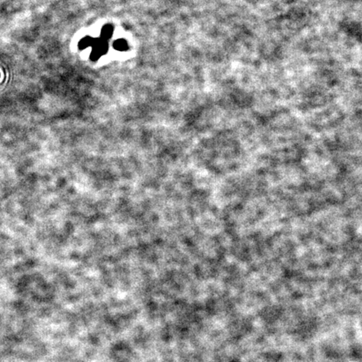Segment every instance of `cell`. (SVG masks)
Here are the masks:
<instances>
[{
    "label": "cell",
    "mask_w": 362,
    "mask_h": 362,
    "mask_svg": "<svg viewBox=\"0 0 362 362\" xmlns=\"http://www.w3.org/2000/svg\"><path fill=\"white\" fill-rule=\"evenodd\" d=\"M113 30H114V29L111 25H106L102 30V38H103V39L109 38L112 36Z\"/></svg>",
    "instance_id": "obj_1"
},
{
    "label": "cell",
    "mask_w": 362,
    "mask_h": 362,
    "mask_svg": "<svg viewBox=\"0 0 362 362\" xmlns=\"http://www.w3.org/2000/svg\"><path fill=\"white\" fill-rule=\"evenodd\" d=\"M114 47L117 49V50H119V51H125V50L128 49V45H127L125 40L118 39V40L115 42Z\"/></svg>",
    "instance_id": "obj_2"
},
{
    "label": "cell",
    "mask_w": 362,
    "mask_h": 362,
    "mask_svg": "<svg viewBox=\"0 0 362 362\" xmlns=\"http://www.w3.org/2000/svg\"><path fill=\"white\" fill-rule=\"evenodd\" d=\"M93 39H91L89 37H87V38H85V39H82V40L80 42L79 46H80V48L81 49L86 48V47H87L88 45H93Z\"/></svg>",
    "instance_id": "obj_3"
}]
</instances>
